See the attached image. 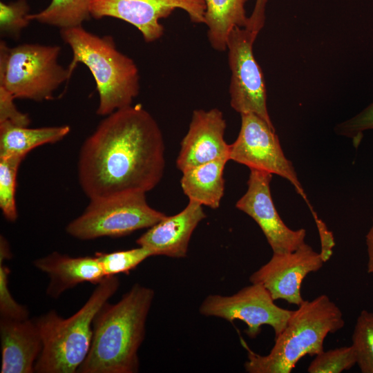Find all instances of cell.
Returning <instances> with one entry per match:
<instances>
[{
	"label": "cell",
	"mask_w": 373,
	"mask_h": 373,
	"mask_svg": "<svg viewBox=\"0 0 373 373\" xmlns=\"http://www.w3.org/2000/svg\"><path fill=\"white\" fill-rule=\"evenodd\" d=\"M240 116V129L236 140L230 144L229 160L287 180L306 202L314 220L318 219L292 163L284 154L275 128L254 113Z\"/></svg>",
	"instance_id": "8"
},
{
	"label": "cell",
	"mask_w": 373,
	"mask_h": 373,
	"mask_svg": "<svg viewBox=\"0 0 373 373\" xmlns=\"http://www.w3.org/2000/svg\"><path fill=\"white\" fill-rule=\"evenodd\" d=\"M61 48L57 45L23 44L9 46L0 42V86L15 98L41 102L72 75L58 62Z\"/></svg>",
	"instance_id": "6"
},
{
	"label": "cell",
	"mask_w": 373,
	"mask_h": 373,
	"mask_svg": "<svg viewBox=\"0 0 373 373\" xmlns=\"http://www.w3.org/2000/svg\"><path fill=\"white\" fill-rule=\"evenodd\" d=\"M93 0H52L43 10L29 14L28 19L60 29L80 26L91 17Z\"/></svg>",
	"instance_id": "21"
},
{
	"label": "cell",
	"mask_w": 373,
	"mask_h": 373,
	"mask_svg": "<svg viewBox=\"0 0 373 373\" xmlns=\"http://www.w3.org/2000/svg\"><path fill=\"white\" fill-rule=\"evenodd\" d=\"M324 261L320 253L304 243L297 249L273 253L270 260L249 277L251 283L265 287L274 300L282 299L300 305L303 301L301 284L312 272L321 269Z\"/></svg>",
	"instance_id": "13"
},
{
	"label": "cell",
	"mask_w": 373,
	"mask_h": 373,
	"mask_svg": "<svg viewBox=\"0 0 373 373\" xmlns=\"http://www.w3.org/2000/svg\"><path fill=\"white\" fill-rule=\"evenodd\" d=\"M257 36L239 27L233 28L228 35L230 105L240 114L254 113L274 127L267 110L263 73L253 52Z\"/></svg>",
	"instance_id": "9"
},
{
	"label": "cell",
	"mask_w": 373,
	"mask_h": 373,
	"mask_svg": "<svg viewBox=\"0 0 373 373\" xmlns=\"http://www.w3.org/2000/svg\"><path fill=\"white\" fill-rule=\"evenodd\" d=\"M1 373H33L43 341L35 319L1 318Z\"/></svg>",
	"instance_id": "16"
},
{
	"label": "cell",
	"mask_w": 373,
	"mask_h": 373,
	"mask_svg": "<svg viewBox=\"0 0 373 373\" xmlns=\"http://www.w3.org/2000/svg\"><path fill=\"white\" fill-rule=\"evenodd\" d=\"M33 264L49 276L46 294L52 298L80 283L97 285L106 277L95 256L73 258L55 251L35 260Z\"/></svg>",
	"instance_id": "17"
},
{
	"label": "cell",
	"mask_w": 373,
	"mask_h": 373,
	"mask_svg": "<svg viewBox=\"0 0 373 373\" xmlns=\"http://www.w3.org/2000/svg\"><path fill=\"white\" fill-rule=\"evenodd\" d=\"M365 242L367 252V272L373 274V219L371 227L365 236Z\"/></svg>",
	"instance_id": "31"
},
{
	"label": "cell",
	"mask_w": 373,
	"mask_h": 373,
	"mask_svg": "<svg viewBox=\"0 0 373 373\" xmlns=\"http://www.w3.org/2000/svg\"><path fill=\"white\" fill-rule=\"evenodd\" d=\"M95 256L105 276H112L128 273L146 258L153 256V254L149 249L139 246L137 248L111 253L97 252Z\"/></svg>",
	"instance_id": "24"
},
{
	"label": "cell",
	"mask_w": 373,
	"mask_h": 373,
	"mask_svg": "<svg viewBox=\"0 0 373 373\" xmlns=\"http://www.w3.org/2000/svg\"><path fill=\"white\" fill-rule=\"evenodd\" d=\"M12 254L7 240L3 236L0 238V262H4L11 258Z\"/></svg>",
	"instance_id": "32"
},
{
	"label": "cell",
	"mask_w": 373,
	"mask_h": 373,
	"mask_svg": "<svg viewBox=\"0 0 373 373\" xmlns=\"http://www.w3.org/2000/svg\"><path fill=\"white\" fill-rule=\"evenodd\" d=\"M85 304L73 316L63 318L55 310L35 318L43 348L35 365L37 373H76L91 344L93 319L119 287L115 276H106Z\"/></svg>",
	"instance_id": "5"
},
{
	"label": "cell",
	"mask_w": 373,
	"mask_h": 373,
	"mask_svg": "<svg viewBox=\"0 0 373 373\" xmlns=\"http://www.w3.org/2000/svg\"><path fill=\"white\" fill-rule=\"evenodd\" d=\"M10 269L3 262H0V316L1 318L15 320L28 318V308L18 303L9 289Z\"/></svg>",
	"instance_id": "27"
},
{
	"label": "cell",
	"mask_w": 373,
	"mask_h": 373,
	"mask_svg": "<svg viewBox=\"0 0 373 373\" xmlns=\"http://www.w3.org/2000/svg\"><path fill=\"white\" fill-rule=\"evenodd\" d=\"M226 127L223 113L218 108L194 110L180 143L177 168L182 172L213 160H229L230 144L224 140Z\"/></svg>",
	"instance_id": "14"
},
{
	"label": "cell",
	"mask_w": 373,
	"mask_h": 373,
	"mask_svg": "<svg viewBox=\"0 0 373 373\" xmlns=\"http://www.w3.org/2000/svg\"><path fill=\"white\" fill-rule=\"evenodd\" d=\"M166 216L149 205L145 193H128L90 200L84 211L69 222L66 231L83 240L121 237L149 229Z\"/></svg>",
	"instance_id": "7"
},
{
	"label": "cell",
	"mask_w": 373,
	"mask_h": 373,
	"mask_svg": "<svg viewBox=\"0 0 373 373\" xmlns=\"http://www.w3.org/2000/svg\"><path fill=\"white\" fill-rule=\"evenodd\" d=\"M267 289L259 283H251L231 296L212 294L202 303L199 311L206 316H215L233 322L243 321L245 333L256 338L263 325L271 326L278 336L285 328L294 310L278 307Z\"/></svg>",
	"instance_id": "10"
},
{
	"label": "cell",
	"mask_w": 373,
	"mask_h": 373,
	"mask_svg": "<svg viewBox=\"0 0 373 373\" xmlns=\"http://www.w3.org/2000/svg\"><path fill=\"white\" fill-rule=\"evenodd\" d=\"M180 9L186 12L191 22H205L204 0H93L90 15L95 19L113 17L135 27L147 43L160 39L164 27L160 19Z\"/></svg>",
	"instance_id": "11"
},
{
	"label": "cell",
	"mask_w": 373,
	"mask_h": 373,
	"mask_svg": "<svg viewBox=\"0 0 373 373\" xmlns=\"http://www.w3.org/2000/svg\"><path fill=\"white\" fill-rule=\"evenodd\" d=\"M249 0H204L205 22L209 42L214 50H227V38L236 27L246 28L249 17L245 5Z\"/></svg>",
	"instance_id": "20"
},
{
	"label": "cell",
	"mask_w": 373,
	"mask_h": 373,
	"mask_svg": "<svg viewBox=\"0 0 373 373\" xmlns=\"http://www.w3.org/2000/svg\"><path fill=\"white\" fill-rule=\"evenodd\" d=\"M165 145L154 117L141 104L113 112L81 146L78 180L90 200L146 193L161 181Z\"/></svg>",
	"instance_id": "1"
},
{
	"label": "cell",
	"mask_w": 373,
	"mask_h": 373,
	"mask_svg": "<svg viewBox=\"0 0 373 373\" xmlns=\"http://www.w3.org/2000/svg\"><path fill=\"white\" fill-rule=\"evenodd\" d=\"M206 217L202 205L189 200L180 213L166 216L149 228L136 243L149 249L153 256L184 258L195 229Z\"/></svg>",
	"instance_id": "15"
},
{
	"label": "cell",
	"mask_w": 373,
	"mask_h": 373,
	"mask_svg": "<svg viewBox=\"0 0 373 373\" xmlns=\"http://www.w3.org/2000/svg\"><path fill=\"white\" fill-rule=\"evenodd\" d=\"M30 6L27 0H17L9 3L0 2V35L2 37L18 39L30 20Z\"/></svg>",
	"instance_id": "26"
},
{
	"label": "cell",
	"mask_w": 373,
	"mask_h": 373,
	"mask_svg": "<svg viewBox=\"0 0 373 373\" xmlns=\"http://www.w3.org/2000/svg\"><path fill=\"white\" fill-rule=\"evenodd\" d=\"M373 129V102L353 117L337 124L335 132L358 144L363 132Z\"/></svg>",
	"instance_id": "28"
},
{
	"label": "cell",
	"mask_w": 373,
	"mask_h": 373,
	"mask_svg": "<svg viewBox=\"0 0 373 373\" xmlns=\"http://www.w3.org/2000/svg\"><path fill=\"white\" fill-rule=\"evenodd\" d=\"M356 364V356L352 345L337 347L316 355L310 363L309 373H340Z\"/></svg>",
	"instance_id": "25"
},
{
	"label": "cell",
	"mask_w": 373,
	"mask_h": 373,
	"mask_svg": "<svg viewBox=\"0 0 373 373\" xmlns=\"http://www.w3.org/2000/svg\"><path fill=\"white\" fill-rule=\"evenodd\" d=\"M21 156L0 157V208L10 222L17 218L15 202L16 180Z\"/></svg>",
	"instance_id": "23"
},
{
	"label": "cell",
	"mask_w": 373,
	"mask_h": 373,
	"mask_svg": "<svg viewBox=\"0 0 373 373\" xmlns=\"http://www.w3.org/2000/svg\"><path fill=\"white\" fill-rule=\"evenodd\" d=\"M268 0H256L254 10L248 18L246 29L258 35L265 26L266 20V6Z\"/></svg>",
	"instance_id": "30"
},
{
	"label": "cell",
	"mask_w": 373,
	"mask_h": 373,
	"mask_svg": "<svg viewBox=\"0 0 373 373\" xmlns=\"http://www.w3.org/2000/svg\"><path fill=\"white\" fill-rule=\"evenodd\" d=\"M356 364L363 373H373V312L362 310L352 336Z\"/></svg>",
	"instance_id": "22"
},
{
	"label": "cell",
	"mask_w": 373,
	"mask_h": 373,
	"mask_svg": "<svg viewBox=\"0 0 373 373\" xmlns=\"http://www.w3.org/2000/svg\"><path fill=\"white\" fill-rule=\"evenodd\" d=\"M60 36L72 50L70 73L81 63L95 79L99 98L97 115L106 116L132 105L140 92L138 68L117 50L112 37L95 35L82 26L60 29Z\"/></svg>",
	"instance_id": "4"
},
{
	"label": "cell",
	"mask_w": 373,
	"mask_h": 373,
	"mask_svg": "<svg viewBox=\"0 0 373 373\" xmlns=\"http://www.w3.org/2000/svg\"><path fill=\"white\" fill-rule=\"evenodd\" d=\"M344 325L342 311L327 295L304 300L293 311L284 330L275 337L268 354H256L242 343L248 358L245 369L249 373H289L303 356L323 352L326 336Z\"/></svg>",
	"instance_id": "3"
},
{
	"label": "cell",
	"mask_w": 373,
	"mask_h": 373,
	"mask_svg": "<svg viewBox=\"0 0 373 373\" xmlns=\"http://www.w3.org/2000/svg\"><path fill=\"white\" fill-rule=\"evenodd\" d=\"M227 159L208 162L182 171L183 193L189 200L211 209H218L224 192V170Z\"/></svg>",
	"instance_id": "18"
},
{
	"label": "cell",
	"mask_w": 373,
	"mask_h": 373,
	"mask_svg": "<svg viewBox=\"0 0 373 373\" xmlns=\"http://www.w3.org/2000/svg\"><path fill=\"white\" fill-rule=\"evenodd\" d=\"M272 176L267 172L250 169L247 189L236 207L258 224L273 253L293 251L305 243L306 230L290 229L279 216L271 194Z\"/></svg>",
	"instance_id": "12"
},
{
	"label": "cell",
	"mask_w": 373,
	"mask_h": 373,
	"mask_svg": "<svg viewBox=\"0 0 373 373\" xmlns=\"http://www.w3.org/2000/svg\"><path fill=\"white\" fill-rule=\"evenodd\" d=\"M150 287L135 284L115 304L106 302L93 322L88 354L78 373H135L154 298Z\"/></svg>",
	"instance_id": "2"
},
{
	"label": "cell",
	"mask_w": 373,
	"mask_h": 373,
	"mask_svg": "<svg viewBox=\"0 0 373 373\" xmlns=\"http://www.w3.org/2000/svg\"><path fill=\"white\" fill-rule=\"evenodd\" d=\"M15 96L0 86V123L8 122L18 126H28L30 119L28 114L19 111L15 104Z\"/></svg>",
	"instance_id": "29"
},
{
	"label": "cell",
	"mask_w": 373,
	"mask_h": 373,
	"mask_svg": "<svg viewBox=\"0 0 373 373\" xmlns=\"http://www.w3.org/2000/svg\"><path fill=\"white\" fill-rule=\"evenodd\" d=\"M70 131L68 125L28 128L0 123V157H24L37 146L61 140Z\"/></svg>",
	"instance_id": "19"
}]
</instances>
